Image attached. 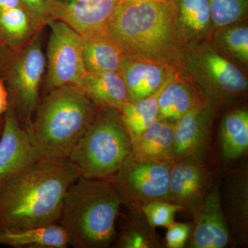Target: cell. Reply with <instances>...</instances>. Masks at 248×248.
I'll list each match as a JSON object with an SVG mask.
<instances>
[{
	"instance_id": "obj_1",
	"label": "cell",
	"mask_w": 248,
	"mask_h": 248,
	"mask_svg": "<svg viewBox=\"0 0 248 248\" xmlns=\"http://www.w3.org/2000/svg\"><path fill=\"white\" fill-rule=\"evenodd\" d=\"M81 177L68 159H41L24 166L0 185V230L58 223L63 200Z\"/></svg>"
},
{
	"instance_id": "obj_2",
	"label": "cell",
	"mask_w": 248,
	"mask_h": 248,
	"mask_svg": "<svg viewBox=\"0 0 248 248\" xmlns=\"http://www.w3.org/2000/svg\"><path fill=\"white\" fill-rule=\"evenodd\" d=\"M106 30L125 55L181 67L187 46L178 29L176 0H119Z\"/></svg>"
},
{
	"instance_id": "obj_3",
	"label": "cell",
	"mask_w": 248,
	"mask_h": 248,
	"mask_svg": "<svg viewBox=\"0 0 248 248\" xmlns=\"http://www.w3.org/2000/svg\"><path fill=\"white\" fill-rule=\"evenodd\" d=\"M99 109L76 85L51 90L26 130L29 141L42 158L68 159Z\"/></svg>"
},
{
	"instance_id": "obj_4",
	"label": "cell",
	"mask_w": 248,
	"mask_h": 248,
	"mask_svg": "<svg viewBox=\"0 0 248 248\" xmlns=\"http://www.w3.org/2000/svg\"><path fill=\"white\" fill-rule=\"evenodd\" d=\"M122 203L111 181L80 177L67 191L58 223L66 231L69 245L76 248L110 246Z\"/></svg>"
},
{
	"instance_id": "obj_5",
	"label": "cell",
	"mask_w": 248,
	"mask_h": 248,
	"mask_svg": "<svg viewBox=\"0 0 248 248\" xmlns=\"http://www.w3.org/2000/svg\"><path fill=\"white\" fill-rule=\"evenodd\" d=\"M131 156V140L120 111L103 108L68 159L81 177L110 181Z\"/></svg>"
},
{
	"instance_id": "obj_6",
	"label": "cell",
	"mask_w": 248,
	"mask_h": 248,
	"mask_svg": "<svg viewBox=\"0 0 248 248\" xmlns=\"http://www.w3.org/2000/svg\"><path fill=\"white\" fill-rule=\"evenodd\" d=\"M41 31L17 49L0 45V78L5 81L9 103L24 130L29 128L39 102L46 67Z\"/></svg>"
},
{
	"instance_id": "obj_7",
	"label": "cell",
	"mask_w": 248,
	"mask_h": 248,
	"mask_svg": "<svg viewBox=\"0 0 248 248\" xmlns=\"http://www.w3.org/2000/svg\"><path fill=\"white\" fill-rule=\"evenodd\" d=\"M180 68L217 107L248 92L246 72L210 40L187 45Z\"/></svg>"
},
{
	"instance_id": "obj_8",
	"label": "cell",
	"mask_w": 248,
	"mask_h": 248,
	"mask_svg": "<svg viewBox=\"0 0 248 248\" xmlns=\"http://www.w3.org/2000/svg\"><path fill=\"white\" fill-rule=\"evenodd\" d=\"M47 59V91L68 85L78 86L85 73L83 36L66 23L51 19Z\"/></svg>"
},
{
	"instance_id": "obj_9",
	"label": "cell",
	"mask_w": 248,
	"mask_h": 248,
	"mask_svg": "<svg viewBox=\"0 0 248 248\" xmlns=\"http://www.w3.org/2000/svg\"><path fill=\"white\" fill-rule=\"evenodd\" d=\"M173 162L141 161L130 156L111 179L122 200L169 202L170 174Z\"/></svg>"
},
{
	"instance_id": "obj_10",
	"label": "cell",
	"mask_w": 248,
	"mask_h": 248,
	"mask_svg": "<svg viewBox=\"0 0 248 248\" xmlns=\"http://www.w3.org/2000/svg\"><path fill=\"white\" fill-rule=\"evenodd\" d=\"M217 106L207 99L174 123L172 161H202L206 154Z\"/></svg>"
},
{
	"instance_id": "obj_11",
	"label": "cell",
	"mask_w": 248,
	"mask_h": 248,
	"mask_svg": "<svg viewBox=\"0 0 248 248\" xmlns=\"http://www.w3.org/2000/svg\"><path fill=\"white\" fill-rule=\"evenodd\" d=\"M119 0H50V20L66 23L82 36L105 30Z\"/></svg>"
},
{
	"instance_id": "obj_12",
	"label": "cell",
	"mask_w": 248,
	"mask_h": 248,
	"mask_svg": "<svg viewBox=\"0 0 248 248\" xmlns=\"http://www.w3.org/2000/svg\"><path fill=\"white\" fill-rule=\"evenodd\" d=\"M41 158L29 141L14 107L9 104L0 138V185L24 166Z\"/></svg>"
},
{
	"instance_id": "obj_13",
	"label": "cell",
	"mask_w": 248,
	"mask_h": 248,
	"mask_svg": "<svg viewBox=\"0 0 248 248\" xmlns=\"http://www.w3.org/2000/svg\"><path fill=\"white\" fill-rule=\"evenodd\" d=\"M209 180L210 174L202 161L173 162L170 174L169 202L187 209L195 216L203 203Z\"/></svg>"
},
{
	"instance_id": "obj_14",
	"label": "cell",
	"mask_w": 248,
	"mask_h": 248,
	"mask_svg": "<svg viewBox=\"0 0 248 248\" xmlns=\"http://www.w3.org/2000/svg\"><path fill=\"white\" fill-rule=\"evenodd\" d=\"M190 246L195 248H223L230 242V232L218 184L207 191L203 203L195 215Z\"/></svg>"
},
{
	"instance_id": "obj_15",
	"label": "cell",
	"mask_w": 248,
	"mask_h": 248,
	"mask_svg": "<svg viewBox=\"0 0 248 248\" xmlns=\"http://www.w3.org/2000/svg\"><path fill=\"white\" fill-rule=\"evenodd\" d=\"M179 68L125 55L120 72L126 88L129 102L155 94Z\"/></svg>"
},
{
	"instance_id": "obj_16",
	"label": "cell",
	"mask_w": 248,
	"mask_h": 248,
	"mask_svg": "<svg viewBox=\"0 0 248 248\" xmlns=\"http://www.w3.org/2000/svg\"><path fill=\"white\" fill-rule=\"evenodd\" d=\"M207 99L193 81L179 68L160 92L157 120L175 123L182 116Z\"/></svg>"
},
{
	"instance_id": "obj_17",
	"label": "cell",
	"mask_w": 248,
	"mask_h": 248,
	"mask_svg": "<svg viewBox=\"0 0 248 248\" xmlns=\"http://www.w3.org/2000/svg\"><path fill=\"white\" fill-rule=\"evenodd\" d=\"M78 86L100 108L120 110L129 102L120 71L85 72Z\"/></svg>"
},
{
	"instance_id": "obj_18",
	"label": "cell",
	"mask_w": 248,
	"mask_h": 248,
	"mask_svg": "<svg viewBox=\"0 0 248 248\" xmlns=\"http://www.w3.org/2000/svg\"><path fill=\"white\" fill-rule=\"evenodd\" d=\"M179 33L186 45L210 40L215 28L208 0H176Z\"/></svg>"
},
{
	"instance_id": "obj_19",
	"label": "cell",
	"mask_w": 248,
	"mask_h": 248,
	"mask_svg": "<svg viewBox=\"0 0 248 248\" xmlns=\"http://www.w3.org/2000/svg\"><path fill=\"white\" fill-rule=\"evenodd\" d=\"M174 123L156 120L132 141V156L141 161H172Z\"/></svg>"
},
{
	"instance_id": "obj_20",
	"label": "cell",
	"mask_w": 248,
	"mask_h": 248,
	"mask_svg": "<svg viewBox=\"0 0 248 248\" xmlns=\"http://www.w3.org/2000/svg\"><path fill=\"white\" fill-rule=\"evenodd\" d=\"M83 39L85 71H120L125 54L106 29L83 36Z\"/></svg>"
},
{
	"instance_id": "obj_21",
	"label": "cell",
	"mask_w": 248,
	"mask_h": 248,
	"mask_svg": "<svg viewBox=\"0 0 248 248\" xmlns=\"http://www.w3.org/2000/svg\"><path fill=\"white\" fill-rule=\"evenodd\" d=\"M0 245L16 248H66L69 240L59 223L19 230H0Z\"/></svg>"
},
{
	"instance_id": "obj_22",
	"label": "cell",
	"mask_w": 248,
	"mask_h": 248,
	"mask_svg": "<svg viewBox=\"0 0 248 248\" xmlns=\"http://www.w3.org/2000/svg\"><path fill=\"white\" fill-rule=\"evenodd\" d=\"M210 42L225 56L244 71L248 67V24L247 21L217 28Z\"/></svg>"
},
{
	"instance_id": "obj_23",
	"label": "cell",
	"mask_w": 248,
	"mask_h": 248,
	"mask_svg": "<svg viewBox=\"0 0 248 248\" xmlns=\"http://www.w3.org/2000/svg\"><path fill=\"white\" fill-rule=\"evenodd\" d=\"M222 153L228 160H234L248 151V112L235 109L223 117L220 129Z\"/></svg>"
},
{
	"instance_id": "obj_24",
	"label": "cell",
	"mask_w": 248,
	"mask_h": 248,
	"mask_svg": "<svg viewBox=\"0 0 248 248\" xmlns=\"http://www.w3.org/2000/svg\"><path fill=\"white\" fill-rule=\"evenodd\" d=\"M163 87L150 97L127 103L119 110L131 142L157 120L158 98Z\"/></svg>"
},
{
	"instance_id": "obj_25",
	"label": "cell",
	"mask_w": 248,
	"mask_h": 248,
	"mask_svg": "<svg viewBox=\"0 0 248 248\" xmlns=\"http://www.w3.org/2000/svg\"><path fill=\"white\" fill-rule=\"evenodd\" d=\"M36 32L22 6L0 9V45L11 49L20 48Z\"/></svg>"
},
{
	"instance_id": "obj_26",
	"label": "cell",
	"mask_w": 248,
	"mask_h": 248,
	"mask_svg": "<svg viewBox=\"0 0 248 248\" xmlns=\"http://www.w3.org/2000/svg\"><path fill=\"white\" fill-rule=\"evenodd\" d=\"M227 190L226 203L230 220L239 236L247 234L248 220V184L247 174L233 177Z\"/></svg>"
},
{
	"instance_id": "obj_27",
	"label": "cell",
	"mask_w": 248,
	"mask_h": 248,
	"mask_svg": "<svg viewBox=\"0 0 248 248\" xmlns=\"http://www.w3.org/2000/svg\"><path fill=\"white\" fill-rule=\"evenodd\" d=\"M215 29L247 21L248 0H208Z\"/></svg>"
},
{
	"instance_id": "obj_28",
	"label": "cell",
	"mask_w": 248,
	"mask_h": 248,
	"mask_svg": "<svg viewBox=\"0 0 248 248\" xmlns=\"http://www.w3.org/2000/svg\"><path fill=\"white\" fill-rule=\"evenodd\" d=\"M182 210L181 205L166 201L148 202L142 206L143 213L153 227L168 228L174 223L176 214Z\"/></svg>"
},
{
	"instance_id": "obj_29",
	"label": "cell",
	"mask_w": 248,
	"mask_h": 248,
	"mask_svg": "<svg viewBox=\"0 0 248 248\" xmlns=\"http://www.w3.org/2000/svg\"><path fill=\"white\" fill-rule=\"evenodd\" d=\"M30 17L36 32L41 31L50 20V0H20Z\"/></svg>"
},
{
	"instance_id": "obj_30",
	"label": "cell",
	"mask_w": 248,
	"mask_h": 248,
	"mask_svg": "<svg viewBox=\"0 0 248 248\" xmlns=\"http://www.w3.org/2000/svg\"><path fill=\"white\" fill-rule=\"evenodd\" d=\"M190 225L184 223H173L168 227L166 242L170 248H181L185 246L186 241L190 236Z\"/></svg>"
},
{
	"instance_id": "obj_31",
	"label": "cell",
	"mask_w": 248,
	"mask_h": 248,
	"mask_svg": "<svg viewBox=\"0 0 248 248\" xmlns=\"http://www.w3.org/2000/svg\"><path fill=\"white\" fill-rule=\"evenodd\" d=\"M119 247L124 248H149L146 238L140 232L131 231L124 233L119 244Z\"/></svg>"
},
{
	"instance_id": "obj_32",
	"label": "cell",
	"mask_w": 248,
	"mask_h": 248,
	"mask_svg": "<svg viewBox=\"0 0 248 248\" xmlns=\"http://www.w3.org/2000/svg\"><path fill=\"white\" fill-rule=\"evenodd\" d=\"M9 93L4 79L0 78V117H3L9 107Z\"/></svg>"
},
{
	"instance_id": "obj_33",
	"label": "cell",
	"mask_w": 248,
	"mask_h": 248,
	"mask_svg": "<svg viewBox=\"0 0 248 248\" xmlns=\"http://www.w3.org/2000/svg\"><path fill=\"white\" fill-rule=\"evenodd\" d=\"M22 6L20 0H0V9H14Z\"/></svg>"
},
{
	"instance_id": "obj_34",
	"label": "cell",
	"mask_w": 248,
	"mask_h": 248,
	"mask_svg": "<svg viewBox=\"0 0 248 248\" xmlns=\"http://www.w3.org/2000/svg\"><path fill=\"white\" fill-rule=\"evenodd\" d=\"M4 115L0 117V138H1V134H2L3 128H4Z\"/></svg>"
},
{
	"instance_id": "obj_35",
	"label": "cell",
	"mask_w": 248,
	"mask_h": 248,
	"mask_svg": "<svg viewBox=\"0 0 248 248\" xmlns=\"http://www.w3.org/2000/svg\"><path fill=\"white\" fill-rule=\"evenodd\" d=\"M128 1H164L166 0H128Z\"/></svg>"
}]
</instances>
